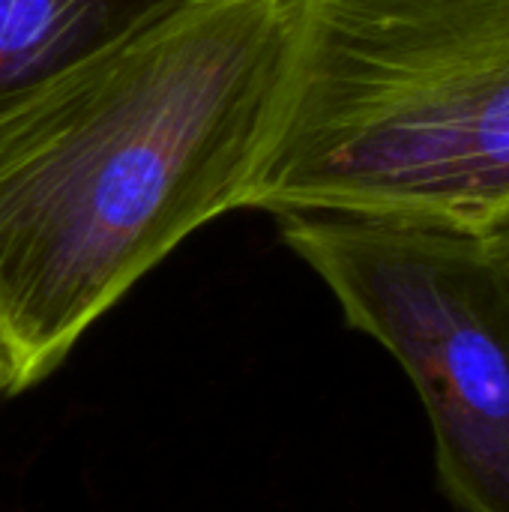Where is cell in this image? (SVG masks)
<instances>
[{
    "label": "cell",
    "mask_w": 509,
    "mask_h": 512,
    "mask_svg": "<svg viewBox=\"0 0 509 512\" xmlns=\"http://www.w3.org/2000/svg\"><path fill=\"white\" fill-rule=\"evenodd\" d=\"M291 0H198L0 114V381H45L138 279L240 210Z\"/></svg>",
    "instance_id": "obj_1"
},
{
    "label": "cell",
    "mask_w": 509,
    "mask_h": 512,
    "mask_svg": "<svg viewBox=\"0 0 509 512\" xmlns=\"http://www.w3.org/2000/svg\"><path fill=\"white\" fill-rule=\"evenodd\" d=\"M240 207L509 222V0H291L279 102Z\"/></svg>",
    "instance_id": "obj_2"
},
{
    "label": "cell",
    "mask_w": 509,
    "mask_h": 512,
    "mask_svg": "<svg viewBox=\"0 0 509 512\" xmlns=\"http://www.w3.org/2000/svg\"><path fill=\"white\" fill-rule=\"evenodd\" d=\"M285 246L411 378L456 512H509V288L486 237L381 216L282 213Z\"/></svg>",
    "instance_id": "obj_3"
},
{
    "label": "cell",
    "mask_w": 509,
    "mask_h": 512,
    "mask_svg": "<svg viewBox=\"0 0 509 512\" xmlns=\"http://www.w3.org/2000/svg\"><path fill=\"white\" fill-rule=\"evenodd\" d=\"M198 0H0V114Z\"/></svg>",
    "instance_id": "obj_4"
},
{
    "label": "cell",
    "mask_w": 509,
    "mask_h": 512,
    "mask_svg": "<svg viewBox=\"0 0 509 512\" xmlns=\"http://www.w3.org/2000/svg\"><path fill=\"white\" fill-rule=\"evenodd\" d=\"M486 246H489V252H492V258H495V264H498V270H501V276H504L509 288V222L486 237Z\"/></svg>",
    "instance_id": "obj_5"
},
{
    "label": "cell",
    "mask_w": 509,
    "mask_h": 512,
    "mask_svg": "<svg viewBox=\"0 0 509 512\" xmlns=\"http://www.w3.org/2000/svg\"><path fill=\"white\" fill-rule=\"evenodd\" d=\"M0 396H3V381H0Z\"/></svg>",
    "instance_id": "obj_6"
}]
</instances>
